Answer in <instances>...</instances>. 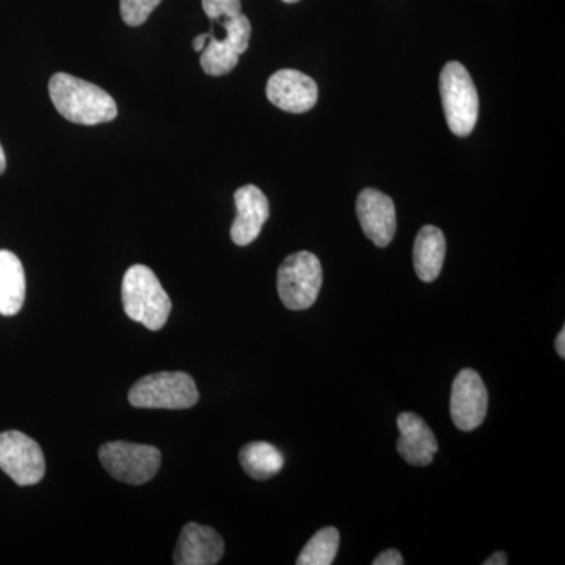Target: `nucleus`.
Here are the masks:
<instances>
[{"label":"nucleus","instance_id":"nucleus-13","mask_svg":"<svg viewBox=\"0 0 565 565\" xmlns=\"http://www.w3.org/2000/svg\"><path fill=\"white\" fill-rule=\"evenodd\" d=\"M225 553L222 535L211 526L188 523L182 527L180 541L174 550L177 565H214L221 563Z\"/></svg>","mask_w":565,"mask_h":565},{"label":"nucleus","instance_id":"nucleus-12","mask_svg":"<svg viewBox=\"0 0 565 565\" xmlns=\"http://www.w3.org/2000/svg\"><path fill=\"white\" fill-rule=\"evenodd\" d=\"M237 215L232 225L233 243L245 247L258 239L264 223L269 218V200L262 189L248 184L234 193Z\"/></svg>","mask_w":565,"mask_h":565},{"label":"nucleus","instance_id":"nucleus-24","mask_svg":"<svg viewBox=\"0 0 565 565\" xmlns=\"http://www.w3.org/2000/svg\"><path fill=\"white\" fill-rule=\"evenodd\" d=\"M207 39H210V33H202V35L196 36V39L193 40V50L202 52L204 46H206Z\"/></svg>","mask_w":565,"mask_h":565},{"label":"nucleus","instance_id":"nucleus-26","mask_svg":"<svg viewBox=\"0 0 565 565\" xmlns=\"http://www.w3.org/2000/svg\"><path fill=\"white\" fill-rule=\"evenodd\" d=\"M282 2H286V3H296V2H299V0H282Z\"/></svg>","mask_w":565,"mask_h":565},{"label":"nucleus","instance_id":"nucleus-4","mask_svg":"<svg viewBox=\"0 0 565 565\" xmlns=\"http://www.w3.org/2000/svg\"><path fill=\"white\" fill-rule=\"evenodd\" d=\"M278 296L288 310L302 311L313 307L322 288V266L311 252L288 256L278 269Z\"/></svg>","mask_w":565,"mask_h":565},{"label":"nucleus","instance_id":"nucleus-8","mask_svg":"<svg viewBox=\"0 0 565 565\" xmlns=\"http://www.w3.org/2000/svg\"><path fill=\"white\" fill-rule=\"evenodd\" d=\"M0 470L18 486L39 484L46 473L41 446L20 430L0 434Z\"/></svg>","mask_w":565,"mask_h":565},{"label":"nucleus","instance_id":"nucleus-22","mask_svg":"<svg viewBox=\"0 0 565 565\" xmlns=\"http://www.w3.org/2000/svg\"><path fill=\"white\" fill-rule=\"evenodd\" d=\"M509 557L504 552L494 553L489 559L484 561V565H508Z\"/></svg>","mask_w":565,"mask_h":565},{"label":"nucleus","instance_id":"nucleus-1","mask_svg":"<svg viewBox=\"0 0 565 565\" xmlns=\"http://www.w3.org/2000/svg\"><path fill=\"white\" fill-rule=\"evenodd\" d=\"M50 96L58 114L76 125H102L118 115L117 103L109 93L71 74L57 73L51 77Z\"/></svg>","mask_w":565,"mask_h":565},{"label":"nucleus","instance_id":"nucleus-6","mask_svg":"<svg viewBox=\"0 0 565 565\" xmlns=\"http://www.w3.org/2000/svg\"><path fill=\"white\" fill-rule=\"evenodd\" d=\"M99 460L111 478L125 484L141 486L158 475L162 456L154 446L110 441L99 449Z\"/></svg>","mask_w":565,"mask_h":565},{"label":"nucleus","instance_id":"nucleus-25","mask_svg":"<svg viewBox=\"0 0 565 565\" xmlns=\"http://www.w3.org/2000/svg\"><path fill=\"white\" fill-rule=\"evenodd\" d=\"M6 169H7L6 152H3L2 145H0V174L6 173Z\"/></svg>","mask_w":565,"mask_h":565},{"label":"nucleus","instance_id":"nucleus-14","mask_svg":"<svg viewBox=\"0 0 565 565\" xmlns=\"http://www.w3.org/2000/svg\"><path fill=\"white\" fill-rule=\"evenodd\" d=\"M397 427L401 433L397 451L405 462L414 467L433 463L435 452L438 451L437 438L422 416L404 412L397 416Z\"/></svg>","mask_w":565,"mask_h":565},{"label":"nucleus","instance_id":"nucleus-15","mask_svg":"<svg viewBox=\"0 0 565 565\" xmlns=\"http://www.w3.org/2000/svg\"><path fill=\"white\" fill-rule=\"evenodd\" d=\"M445 256V234L437 226H423L416 236L414 247V266L419 280L424 282L437 280L444 267Z\"/></svg>","mask_w":565,"mask_h":565},{"label":"nucleus","instance_id":"nucleus-9","mask_svg":"<svg viewBox=\"0 0 565 565\" xmlns=\"http://www.w3.org/2000/svg\"><path fill=\"white\" fill-rule=\"evenodd\" d=\"M451 418L457 429L471 433L484 423L487 407H489V393L481 375L475 370H462L451 390Z\"/></svg>","mask_w":565,"mask_h":565},{"label":"nucleus","instance_id":"nucleus-18","mask_svg":"<svg viewBox=\"0 0 565 565\" xmlns=\"http://www.w3.org/2000/svg\"><path fill=\"white\" fill-rule=\"evenodd\" d=\"M340 548V531L333 526L323 527L303 546L297 565H330Z\"/></svg>","mask_w":565,"mask_h":565},{"label":"nucleus","instance_id":"nucleus-17","mask_svg":"<svg viewBox=\"0 0 565 565\" xmlns=\"http://www.w3.org/2000/svg\"><path fill=\"white\" fill-rule=\"evenodd\" d=\"M239 462L250 478L256 481H266L280 473L285 467V457L274 445L253 441L241 449Z\"/></svg>","mask_w":565,"mask_h":565},{"label":"nucleus","instance_id":"nucleus-19","mask_svg":"<svg viewBox=\"0 0 565 565\" xmlns=\"http://www.w3.org/2000/svg\"><path fill=\"white\" fill-rule=\"evenodd\" d=\"M162 0H120V13L125 24L139 28L145 24Z\"/></svg>","mask_w":565,"mask_h":565},{"label":"nucleus","instance_id":"nucleus-7","mask_svg":"<svg viewBox=\"0 0 565 565\" xmlns=\"http://www.w3.org/2000/svg\"><path fill=\"white\" fill-rule=\"evenodd\" d=\"M222 25L225 29V39H215L214 33L210 32V39L200 58L207 76L218 77L232 73L250 43L252 24L245 14L226 18L222 20Z\"/></svg>","mask_w":565,"mask_h":565},{"label":"nucleus","instance_id":"nucleus-10","mask_svg":"<svg viewBox=\"0 0 565 565\" xmlns=\"http://www.w3.org/2000/svg\"><path fill=\"white\" fill-rule=\"evenodd\" d=\"M267 99L289 114H305L318 103V84L297 70H280L270 76L266 87Z\"/></svg>","mask_w":565,"mask_h":565},{"label":"nucleus","instance_id":"nucleus-3","mask_svg":"<svg viewBox=\"0 0 565 565\" xmlns=\"http://www.w3.org/2000/svg\"><path fill=\"white\" fill-rule=\"evenodd\" d=\"M440 95L449 129L459 137L470 136L478 121L479 96L462 63H446L440 74Z\"/></svg>","mask_w":565,"mask_h":565},{"label":"nucleus","instance_id":"nucleus-20","mask_svg":"<svg viewBox=\"0 0 565 565\" xmlns=\"http://www.w3.org/2000/svg\"><path fill=\"white\" fill-rule=\"evenodd\" d=\"M204 13L212 22L226 20L243 13L241 0H202Z\"/></svg>","mask_w":565,"mask_h":565},{"label":"nucleus","instance_id":"nucleus-23","mask_svg":"<svg viewBox=\"0 0 565 565\" xmlns=\"http://www.w3.org/2000/svg\"><path fill=\"white\" fill-rule=\"evenodd\" d=\"M556 352L557 355L561 356V359H564L565 356V329L563 327V330H561L559 334H557L556 338Z\"/></svg>","mask_w":565,"mask_h":565},{"label":"nucleus","instance_id":"nucleus-2","mask_svg":"<svg viewBox=\"0 0 565 565\" xmlns=\"http://www.w3.org/2000/svg\"><path fill=\"white\" fill-rule=\"evenodd\" d=\"M121 300L125 313L134 322H139L152 332H158L167 323L172 300L162 288L161 281L150 267L136 264L122 277Z\"/></svg>","mask_w":565,"mask_h":565},{"label":"nucleus","instance_id":"nucleus-21","mask_svg":"<svg viewBox=\"0 0 565 565\" xmlns=\"http://www.w3.org/2000/svg\"><path fill=\"white\" fill-rule=\"evenodd\" d=\"M374 565H403L404 557L396 548L386 550L374 559Z\"/></svg>","mask_w":565,"mask_h":565},{"label":"nucleus","instance_id":"nucleus-11","mask_svg":"<svg viewBox=\"0 0 565 565\" xmlns=\"http://www.w3.org/2000/svg\"><path fill=\"white\" fill-rule=\"evenodd\" d=\"M356 215L371 243L381 248L392 244L397 221L396 207L388 195L375 189H364L356 199Z\"/></svg>","mask_w":565,"mask_h":565},{"label":"nucleus","instance_id":"nucleus-5","mask_svg":"<svg viewBox=\"0 0 565 565\" xmlns=\"http://www.w3.org/2000/svg\"><path fill=\"white\" fill-rule=\"evenodd\" d=\"M199 390L185 373H156L140 379L129 390L128 399L137 408L184 411L199 403Z\"/></svg>","mask_w":565,"mask_h":565},{"label":"nucleus","instance_id":"nucleus-16","mask_svg":"<svg viewBox=\"0 0 565 565\" xmlns=\"http://www.w3.org/2000/svg\"><path fill=\"white\" fill-rule=\"evenodd\" d=\"M25 300V273L14 253L0 250V315L20 313Z\"/></svg>","mask_w":565,"mask_h":565}]
</instances>
